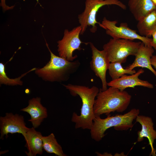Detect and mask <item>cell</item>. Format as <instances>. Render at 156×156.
Returning <instances> with one entry per match:
<instances>
[{
	"mask_svg": "<svg viewBox=\"0 0 156 156\" xmlns=\"http://www.w3.org/2000/svg\"></svg>",
	"mask_w": 156,
	"mask_h": 156,
	"instance_id": "cell-26",
	"label": "cell"
},
{
	"mask_svg": "<svg viewBox=\"0 0 156 156\" xmlns=\"http://www.w3.org/2000/svg\"><path fill=\"white\" fill-rule=\"evenodd\" d=\"M42 137L41 133L36 131L34 128H29L24 137L26 142L25 147L28 150L25 153L28 156L42 154Z\"/></svg>",
	"mask_w": 156,
	"mask_h": 156,
	"instance_id": "cell-15",
	"label": "cell"
},
{
	"mask_svg": "<svg viewBox=\"0 0 156 156\" xmlns=\"http://www.w3.org/2000/svg\"><path fill=\"white\" fill-rule=\"evenodd\" d=\"M139 113V109L133 108L123 115L111 116L109 114L105 118H102L100 116H95L90 130L92 138L96 142H99L105 135V131L112 127L118 131L132 128L133 126V121Z\"/></svg>",
	"mask_w": 156,
	"mask_h": 156,
	"instance_id": "cell-4",
	"label": "cell"
},
{
	"mask_svg": "<svg viewBox=\"0 0 156 156\" xmlns=\"http://www.w3.org/2000/svg\"><path fill=\"white\" fill-rule=\"evenodd\" d=\"M36 0L38 3V0ZM0 6L2 7L3 10L4 11L12 9L14 6V5L9 6L7 5L5 3V0H1Z\"/></svg>",
	"mask_w": 156,
	"mask_h": 156,
	"instance_id": "cell-21",
	"label": "cell"
},
{
	"mask_svg": "<svg viewBox=\"0 0 156 156\" xmlns=\"http://www.w3.org/2000/svg\"><path fill=\"white\" fill-rule=\"evenodd\" d=\"M151 64L156 69V55H153L151 58Z\"/></svg>",
	"mask_w": 156,
	"mask_h": 156,
	"instance_id": "cell-23",
	"label": "cell"
},
{
	"mask_svg": "<svg viewBox=\"0 0 156 156\" xmlns=\"http://www.w3.org/2000/svg\"><path fill=\"white\" fill-rule=\"evenodd\" d=\"M154 4L156 6V0H152Z\"/></svg>",
	"mask_w": 156,
	"mask_h": 156,
	"instance_id": "cell-24",
	"label": "cell"
},
{
	"mask_svg": "<svg viewBox=\"0 0 156 156\" xmlns=\"http://www.w3.org/2000/svg\"><path fill=\"white\" fill-rule=\"evenodd\" d=\"M36 68H33L27 72L22 75L19 77L14 79L9 78L6 75L5 72V65L2 62L0 63V84L8 86H22L23 81L21 79L29 72L34 71Z\"/></svg>",
	"mask_w": 156,
	"mask_h": 156,
	"instance_id": "cell-19",
	"label": "cell"
},
{
	"mask_svg": "<svg viewBox=\"0 0 156 156\" xmlns=\"http://www.w3.org/2000/svg\"><path fill=\"white\" fill-rule=\"evenodd\" d=\"M151 36L152 38L151 46L156 50V29L153 32Z\"/></svg>",
	"mask_w": 156,
	"mask_h": 156,
	"instance_id": "cell-22",
	"label": "cell"
},
{
	"mask_svg": "<svg viewBox=\"0 0 156 156\" xmlns=\"http://www.w3.org/2000/svg\"><path fill=\"white\" fill-rule=\"evenodd\" d=\"M63 85L69 91L71 95L79 96L81 100L82 105L80 115L73 112L71 117V121L75 124V128L90 130L95 117L94 106L100 89L94 86L89 88L71 84Z\"/></svg>",
	"mask_w": 156,
	"mask_h": 156,
	"instance_id": "cell-1",
	"label": "cell"
},
{
	"mask_svg": "<svg viewBox=\"0 0 156 156\" xmlns=\"http://www.w3.org/2000/svg\"><path fill=\"white\" fill-rule=\"evenodd\" d=\"M46 45L50 53V59L43 67L36 68L35 74L43 80L51 82H62L67 81L71 75L75 72L79 67L78 60L73 61L54 54L51 50L48 44Z\"/></svg>",
	"mask_w": 156,
	"mask_h": 156,
	"instance_id": "cell-2",
	"label": "cell"
},
{
	"mask_svg": "<svg viewBox=\"0 0 156 156\" xmlns=\"http://www.w3.org/2000/svg\"><path fill=\"white\" fill-rule=\"evenodd\" d=\"M20 110L26 112L30 115L31 119L28 121L31 122L35 128L38 127L48 116L47 109L42 104L41 99L39 97L29 100L28 105Z\"/></svg>",
	"mask_w": 156,
	"mask_h": 156,
	"instance_id": "cell-13",
	"label": "cell"
},
{
	"mask_svg": "<svg viewBox=\"0 0 156 156\" xmlns=\"http://www.w3.org/2000/svg\"><path fill=\"white\" fill-rule=\"evenodd\" d=\"M131 96L127 91H121L110 87L105 90H99L95 99L94 106L95 116L105 114L107 115L112 112H122L130 103Z\"/></svg>",
	"mask_w": 156,
	"mask_h": 156,
	"instance_id": "cell-3",
	"label": "cell"
},
{
	"mask_svg": "<svg viewBox=\"0 0 156 156\" xmlns=\"http://www.w3.org/2000/svg\"><path fill=\"white\" fill-rule=\"evenodd\" d=\"M136 122L141 125L142 129L138 132L137 141H142L144 138L148 140L151 148L150 155L156 156V151L153 146L154 140L156 139V131L154 129L153 123L151 118L144 115H138L136 117Z\"/></svg>",
	"mask_w": 156,
	"mask_h": 156,
	"instance_id": "cell-12",
	"label": "cell"
},
{
	"mask_svg": "<svg viewBox=\"0 0 156 156\" xmlns=\"http://www.w3.org/2000/svg\"><path fill=\"white\" fill-rule=\"evenodd\" d=\"M81 28L80 25L74 28L71 30L65 29L62 38L57 42V51L59 56L66 60L73 61L77 57V55H73L74 51L82 49L81 45L83 43L86 45L89 43L83 42L79 38Z\"/></svg>",
	"mask_w": 156,
	"mask_h": 156,
	"instance_id": "cell-7",
	"label": "cell"
},
{
	"mask_svg": "<svg viewBox=\"0 0 156 156\" xmlns=\"http://www.w3.org/2000/svg\"><path fill=\"white\" fill-rule=\"evenodd\" d=\"M99 0V1H102V0Z\"/></svg>",
	"mask_w": 156,
	"mask_h": 156,
	"instance_id": "cell-25",
	"label": "cell"
},
{
	"mask_svg": "<svg viewBox=\"0 0 156 156\" xmlns=\"http://www.w3.org/2000/svg\"><path fill=\"white\" fill-rule=\"evenodd\" d=\"M142 42L123 39H110L103 47L110 62L124 63L130 55L135 56Z\"/></svg>",
	"mask_w": 156,
	"mask_h": 156,
	"instance_id": "cell-6",
	"label": "cell"
},
{
	"mask_svg": "<svg viewBox=\"0 0 156 156\" xmlns=\"http://www.w3.org/2000/svg\"><path fill=\"white\" fill-rule=\"evenodd\" d=\"M144 72L142 69H139L135 73L130 75H125L119 78L112 80L107 83V86L118 88L121 91L125 90L128 88H134L136 86H141L152 89L153 86L148 81L140 79L139 76Z\"/></svg>",
	"mask_w": 156,
	"mask_h": 156,
	"instance_id": "cell-11",
	"label": "cell"
},
{
	"mask_svg": "<svg viewBox=\"0 0 156 156\" xmlns=\"http://www.w3.org/2000/svg\"><path fill=\"white\" fill-rule=\"evenodd\" d=\"M43 149L47 153H53L58 156H66L61 146L58 143L54 134L42 137Z\"/></svg>",
	"mask_w": 156,
	"mask_h": 156,
	"instance_id": "cell-18",
	"label": "cell"
},
{
	"mask_svg": "<svg viewBox=\"0 0 156 156\" xmlns=\"http://www.w3.org/2000/svg\"><path fill=\"white\" fill-rule=\"evenodd\" d=\"M0 139L3 140L5 136L8 137L10 133H20L24 137L29 128L26 127L23 116L7 113L4 116L0 117Z\"/></svg>",
	"mask_w": 156,
	"mask_h": 156,
	"instance_id": "cell-10",
	"label": "cell"
},
{
	"mask_svg": "<svg viewBox=\"0 0 156 156\" xmlns=\"http://www.w3.org/2000/svg\"><path fill=\"white\" fill-rule=\"evenodd\" d=\"M116 21H111L104 17L101 23L99 24L100 27L106 30V34L114 39H123L133 40H138L143 42L145 45L151 46L152 38L142 36L137 31L129 28L126 23H121L117 26Z\"/></svg>",
	"mask_w": 156,
	"mask_h": 156,
	"instance_id": "cell-8",
	"label": "cell"
},
{
	"mask_svg": "<svg viewBox=\"0 0 156 156\" xmlns=\"http://www.w3.org/2000/svg\"><path fill=\"white\" fill-rule=\"evenodd\" d=\"M128 6L138 21L156 8L152 0H129Z\"/></svg>",
	"mask_w": 156,
	"mask_h": 156,
	"instance_id": "cell-16",
	"label": "cell"
},
{
	"mask_svg": "<svg viewBox=\"0 0 156 156\" xmlns=\"http://www.w3.org/2000/svg\"><path fill=\"white\" fill-rule=\"evenodd\" d=\"M89 44L92 53L90 67L95 75L100 79L102 84L101 89L105 90L107 88L106 73L110 62L104 50H99L92 43Z\"/></svg>",
	"mask_w": 156,
	"mask_h": 156,
	"instance_id": "cell-9",
	"label": "cell"
},
{
	"mask_svg": "<svg viewBox=\"0 0 156 156\" xmlns=\"http://www.w3.org/2000/svg\"><path fill=\"white\" fill-rule=\"evenodd\" d=\"M121 63L116 62H110L108 69L109 74L112 80L117 79L126 74L132 75L135 73V70L124 68Z\"/></svg>",
	"mask_w": 156,
	"mask_h": 156,
	"instance_id": "cell-20",
	"label": "cell"
},
{
	"mask_svg": "<svg viewBox=\"0 0 156 156\" xmlns=\"http://www.w3.org/2000/svg\"><path fill=\"white\" fill-rule=\"evenodd\" d=\"M115 5L123 10L126 9V5L119 0H86L84 11L78 15V21L81 28V34H83L88 27H91V32H95L97 30L96 25L99 24L96 20L97 13L99 9L106 5Z\"/></svg>",
	"mask_w": 156,
	"mask_h": 156,
	"instance_id": "cell-5",
	"label": "cell"
},
{
	"mask_svg": "<svg viewBox=\"0 0 156 156\" xmlns=\"http://www.w3.org/2000/svg\"><path fill=\"white\" fill-rule=\"evenodd\" d=\"M138 31L140 35L150 38L156 29V8L138 21Z\"/></svg>",
	"mask_w": 156,
	"mask_h": 156,
	"instance_id": "cell-17",
	"label": "cell"
},
{
	"mask_svg": "<svg viewBox=\"0 0 156 156\" xmlns=\"http://www.w3.org/2000/svg\"><path fill=\"white\" fill-rule=\"evenodd\" d=\"M154 52V49L152 47L145 45L141 42L135 56L134 62L126 68L132 70L137 67L146 68L150 70L156 77V71L153 68L151 63V58Z\"/></svg>",
	"mask_w": 156,
	"mask_h": 156,
	"instance_id": "cell-14",
	"label": "cell"
}]
</instances>
